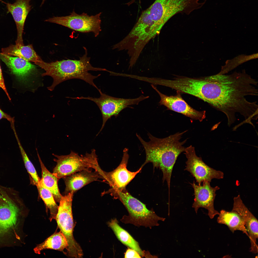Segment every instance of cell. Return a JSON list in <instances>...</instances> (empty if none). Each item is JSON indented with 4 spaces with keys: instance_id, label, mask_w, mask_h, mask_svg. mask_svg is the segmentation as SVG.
<instances>
[{
    "instance_id": "obj_11",
    "label": "cell",
    "mask_w": 258,
    "mask_h": 258,
    "mask_svg": "<svg viewBox=\"0 0 258 258\" xmlns=\"http://www.w3.org/2000/svg\"><path fill=\"white\" fill-rule=\"evenodd\" d=\"M128 151L127 148L124 149L121 161L114 170L109 172L102 170L100 172L102 178L107 181L111 187L106 193L121 191L126 189L127 185L141 170L143 167L142 166L135 172H131L127 169V165L129 157Z\"/></svg>"
},
{
    "instance_id": "obj_13",
    "label": "cell",
    "mask_w": 258,
    "mask_h": 258,
    "mask_svg": "<svg viewBox=\"0 0 258 258\" xmlns=\"http://www.w3.org/2000/svg\"><path fill=\"white\" fill-rule=\"evenodd\" d=\"M151 86L160 96V105L165 106L168 109L200 122L202 121L205 118V111H199L193 108L182 98L180 93L177 92L176 95L168 96L160 92L152 84Z\"/></svg>"
},
{
    "instance_id": "obj_20",
    "label": "cell",
    "mask_w": 258,
    "mask_h": 258,
    "mask_svg": "<svg viewBox=\"0 0 258 258\" xmlns=\"http://www.w3.org/2000/svg\"><path fill=\"white\" fill-rule=\"evenodd\" d=\"M1 51V53L4 54L19 57L35 64L42 60L34 50L32 44L26 46L11 45L2 48Z\"/></svg>"
},
{
    "instance_id": "obj_26",
    "label": "cell",
    "mask_w": 258,
    "mask_h": 258,
    "mask_svg": "<svg viewBox=\"0 0 258 258\" xmlns=\"http://www.w3.org/2000/svg\"><path fill=\"white\" fill-rule=\"evenodd\" d=\"M0 86L3 90L7 96L8 98L11 100L8 94L5 87L4 80L3 77L2 70L0 65Z\"/></svg>"
},
{
    "instance_id": "obj_5",
    "label": "cell",
    "mask_w": 258,
    "mask_h": 258,
    "mask_svg": "<svg viewBox=\"0 0 258 258\" xmlns=\"http://www.w3.org/2000/svg\"><path fill=\"white\" fill-rule=\"evenodd\" d=\"M110 194L120 200L128 211V215H124L120 220L124 224L151 229L153 227L159 226L158 221H164L165 220L157 215L153 209H148L145 204L133 197L126 189L112 192Z\"/></svg>"
},
{
    "instance_id": "obj_25",
    "label": "cell",
    "mask_w": 258,
    "mask_h": 258,
    "mask_svg": "<svg viewBox=\"0 0 258 258\" xmlns=\"http://www.w3.org/2000/svg\"><path fill=\"white\" fill-rule=\"evenodd\" d=\"M124 257L126 258H140L142 257L136 251L128 247L125 253Z\"/></svg>"
},
{
    "instance_id": "obj_27",
    "label": "cell",
    "mask_w": 258,
    "mask_h": 258,
    "mask_svg": "<svg viewBox=\"0 0 258 258\" xmlns=\"http://www.w3.org/2000/svg\"><path fill=\"white\" fill-rule=\"evenodd\" d=\"M5 118L10 123L14 122V118L12 117L10 115L3 111L0 108V120L1 119Z\"/></svg>"
},
{
    "instance_id": "obj_1",
    "label": "cell",
    "mask_w": 258,
    "mask_h": 258,
    "mask_svg": "<svg viewBox=\"0 0 258 258\" xmlns=\"http://www.w3.org/2000/svg\"><path fill=\"white\" fill-rule=\"evenodd\" d=\"M258 82L244 71L230 75L218 74L202 77L201 99L224 113L230 126L240 114L249 123L258 117L257 102L247 98L257 96Z\"/></svg>"
},
{
    "instance_id": "obj_17",
    "label": "cell",
    "mask_w": 258,
    "mask_h": 258,
    "mask_svg": "<svg viewBox=\"0 0 258 258\" xmlns=\"http://www.w3.org/2000/svg\"><path fill=\"white\" fill-rule=\"evenodd\" d=\"M91 169L83 170L64 177L66 194L71 192L74 193L85 186L102 178L99 172L96 171L92 172Z\"/></svg>"
},
{
    "instance_id": "obj_7",
    "label": "cell",
    "mask_w": 258,
    "mask_h": 258,
    "mask_svg": "<svg viewBox=\"0 0 258 258\" xmlns=\"http://www.w3.org/2000/svg\"><path fill=\"white\" fill-rule=\"evenodd\" d=\"M73 194L71 192L62 196L55 220L67 241L68 246L65 254L69 257L78 258L82 257L83 254L73 234L74 223L72 207Z\"/></svg>"
},
{
    "instance_id": "obj_2",
    "label": "cell",
    "mask_w": 258,
    "mask_h": 258,
    "mask_svg": "<svg viewBox=\"0 0 258 258\" xmlns=\"http://www.w3.org/2000/svg\"><path fill=\"white\" fill-rule=\"evenodd\" d=\"M28 211L18 191L0 184V249L24 243Z\"/></svg>"
},
{
    "instance_id": "obj_16",
    "label": "cell",
    "mask_w": 258,
    "mask_h": 258,
    "mask_svg": "<svg viewBox=\"0 0 258 258\" xmlns=\"http://www.w3.org/2000/svg\"><path fill=\"white\" fill-rule=\"evenodd\" d=\"M32 0H16L13 3H6L7 13L12 15L16 24L17 31L16 44L24 45L22 38L24 26L28 15L32 9L30 5Z\"/></svg>"
},
{
    "instance_id": "obj_29",
    "label": "cell",
    "mask_w": 258,
    "mask_h": 258,
    "mask_svg": "<svg viewBox=\"0 0 258 258\" xmlns=\"http://www.w3.org/2000/svg\"><path fill=\"white\" fill-rule=\"evenodd\" d=\"M0 1H1V2H3H3H3V1H2V0H0Z\"/></svg>"
},
{
    "instance_id": "obj_15",
    "label": "cell",
    "mask_w": 258,
    "mask_h": 258,
    "mask_svg": "<svg viewBox=\"0 0 258 258\" xmlns=\"http://www.w3.org/2000/svg\"><path fill=\"white\" fill-rule=\"evenodd\" d=\"M0 59L11 72L24 83H28L37 73L36 66L22 58L14 57L1 53H0Z\"/></svg>"
},
{
    "instance_id": "obj_9",
    "label": "cell",
    "mask_w": 258,
    "mask_h": 258,
    "mask_svg": "<svg viewBox=\"0 0 258 258\" xmlns=\"http://www.w3.org/2000/svg\"><path fill=\"white\" fill-rule=\"evenodd\" d=\"M101 14L100 12L95 15L89 16L84 12L78 14L73 11L69 15L53 16L44 21L57 24L81 32H92L96 37L101 31Z\"/></svg>"
},
{
    "instance_id": "obj_23",
    "label": "cell",
    "mask_w": 258,
    "mask_h": 258,
    "mask_svg": "<svg viewBox=\"0 0 258 258\" xmlns=\"http://www.w3.org/2000/svg\"><path fill=\"white\" fill-rule=\"evenodd\" d=\"M41 197L50 211V221L55 220L58 206L56 204L53 194L48 190L39 185L36 186Z\"/></svg>"
},
{
    "instance_id": "obj_21",
    "label": "cell",
    "mask_w": 258,
    "mask_h": 258,
    "mask_svg": "<svg viewBox=\"0 0 258 258\" xmlns=\"http://www.w3.org/2000/svg\"><path fill=\"white\" fill-rule=\"evenodd\" d=\"M36 150L41 169L42 176L38 185L49 190L53 194L56 200L59 202L62 195L60 193L58 186V182L59 179L47 169Z\"/></svg>"
},
{
    "instance_id": "obj_22",
    "label": "cell",
    "mask_w": 258,
    "mask_h": 258,
    "mask_svg": "<svg viewBox=\"0 0 258 258\" xmlns=\"http://www.w3.org/2000/svg\"><path fill=\"white\" fill-rule=\"evenodd\" d=\"M66 239L60 231L55 232L47 238L44 242L38 245L34 249V252L40 254L44 250L51 249L63 252L68 247Z\"/></svg>"
},
{
    "instance_id": "obj_24",
    "label": "cell",
    "mask_w": 258,
    "mask_h": 258,
    "mask_svg": "<svg viewBox=\"0 0 258 258\" xmlns=\"http://www.w3.org/2000/svg\"><path fill=\"white\" fill-rule=\"evenodd\" d=\"M15 136L22 156L25 167L32 178L33 184L36 185L38 184L40 179L38 176L36 170L21 143L16 133Z\"/></svg>"
},
{
    "instance_id": "obj_18",
    "label": "cell",
    "mask_w": 258,
    "mask_h": 258,
    "mask_svg": "<svg viewBox=\"0 0 258 258\" xmlns=\"http://www.w3.org/2000/svg\"><path fill=\"white\" fill-rule=\"evenodd\" d=\"M108 225L122 243L128 247L136 251L142 257H151L152 256L149 252L143 251L140 247L138 242L127 231L119 225L116 218L108 222Z\"/></svg>"
},
{
    "instance_id": "obj_19",
    "label": "cell",
    "mask_w": 258,
    "mask_h": 258,
    "mask_svg": "<svg viewBox=\"0 0 258 258\" xmlns=\"http://www.w3.org/2000/svg\"><path fill=\"white\" fill-rule=\"evenodd\" d=\"M218 215L217 219L218 223L226 226L232 233L236 231H240L248 237L244 220L237 212L232 210L228 211L222 210Z\"/></svg>"
},
{
    "instance_id": "obj_3",
    "label": "cell",
    "mask_w": 258,
    "mask_h": 258,
    "mask_svg": "<svg viewBox=\"0 0 258 258\" xmlns=\"http://www.w3.org/2000/svg\"><path fill=\"white\" fill-rule=\"evenodd\" d=\"M187 131L177 132L163 138H156L149 133L150 140L147 142L136 134L145 149L146 155L145 161L141 166L151 162L154 167L159 168L163 173V181L167 182L169 193L173 166L178 156L184 152L186 148L183 145L187 139L182 142L180 140Z\"/></svg>"
},
{
    "instance_id": "obj_12",
    "label": "cell",
    "mask_w": 258,
    "mask_h": 258,
    "mask_svg": "<svg viewBox=\"0 0 258 258\" xmlns=\"http://www.w3.org/2000/svg\"><path fill=\"white\" fill-rule=\"evenodd\" d=\"M194 190V198L192 207L197 213L200 208L206 209L208 211V215L211 219H213L219 212L214 207V203L216 196V192L220 188L217 186L212 187L210 182L205 181L202 185H197L194 183H190Z\"/></svg>"
},
{
    "instance_id": "obj_6",
    "label": "cell",
    "mask_w": 258,
    "mask_h": 258,
    "mask_svg": "<svg viewBox=\"0 0 258 258\" xmlns=\"http://www.w3.org/2000/svg\"><path fill=\"white\" fill-rule=\"evenodd\" d=\"M53 155L56 158L54 160L56 163L53 173L59 179L84 170L93 169L97 171L100 167L94 149L84 155L72 151L67 155Z\"/></svg>"
},
{
    "instance_id": "obj_30",
    "label": "cell",
    "mask_w": 258,
    "mask_h": 258,
    "mask_svg": "<svg viewBox=\"0 0 258 258\" xmlns=\"http://www.w3.org/2000/svg\"></svg>"
},
{
    "instance_id": "obj_10",
    "label": "cell",
    "mask_w": 258,
    "mask_h": 258,
    "mask_svg": "<svg viewBox=\"0 0 258 258\" xmlns=\"http://www.w3.org/2000/svg\"><path fill=\"white\" fill-rule=\"evenodd\" d=\"M184 154L187 159L185 170L189 172L195 177L199 185L202 182H210L213 179L223 178V173L208 166L203 161L201 157L196 155L194 147L191 145L186 148Z\"/></svg>"
},
{
    "instance_id": "obj_8",
    "label": "cell",
    "mask_w": 258,
    "mask_h": 258,
    "mask_svg": "<svg viewBox=\"0 0 258 258\" xmlns=\"http://www.w3.org/2000/svg\"><path fill=\"white\" fill-rule=\"evenodd\" d=\"M100 94L99 98L90 97L72 98L73 99H85L94 102L98 106L101 112L102 118V127L99 134L103 128L106 122L113 116H116L125 108L130 105H137L142 101L149 98L148 96L143 95L133 99H124L114 97L103 93L100 89L98 91Z\"/></svg>"
},
{
    "instance_id": "obj_28",
    "label": "cell",
    "mask_w": 258,
    "mask_h": 258,
    "mask_svg": "<svg viewBox=\"0 0 258 258\" xmlns=\"http://www.w3.org/2000/svg\"><path fill=\"white\" fill-rule=\"evenodd\" d=\"M45 0H43L41 6L43 4Z\"/></svg>"
},
{
    "instance_id": "obj_14",
    "label": "cell",
    "mask_w": 258,
    "mask_h": 258,
    "mask_svg": "<svg viewBox=\"0 0 258 258\" xmlns=\"http://www.w3.org/2000/svg\"><path fill=\"white\" fill-rule=\"evenodd\" d=\"M232 210L239 214L243 218L250 242V251L254 253L258 252L257 240L258 238V221L244 204L240 195L233 199Z\"/></svg>"
},
{
    "instance_id": "obj_4",
    "label": "cell",
    "mask_w": 258,
    "mask_h": 258,
    "mask_svg": "<svg viewBox=\"0 0 258 258\" xmlns=\"http://www.w3.org/2000/svg\"><path fill=\"white\" fill-rule=\"evenodd\" d=\"M85 54L80 58L79 60H64L50 63L42 60L35 64L38 66L45 71L42 76H48L53 79L52 85L48 87L51 91H53L59 84L66 80L73 79H79L99 90L93 82L94 79L99 76L101 74L94 76L88 71H102L108 72L106 69L95 67L90 63V57L87 56V50L84 47Z\"/></svg>"
}]
</instances>
